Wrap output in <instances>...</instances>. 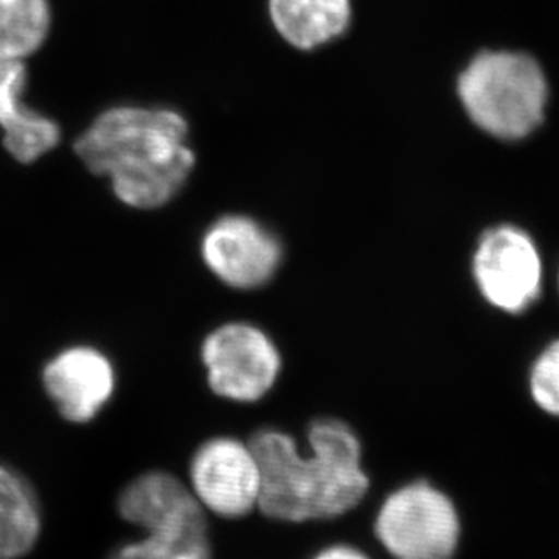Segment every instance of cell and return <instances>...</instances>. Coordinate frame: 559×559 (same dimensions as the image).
Returning <instances> with one entry per match:
<instances>
[{
	"label": "cell",
	"instance_id": "obj_14",
	"mask_svg": "<svg viewBox=\"0 0 559 559\" xmlns=\"http://www.w3.org/2000/svg\"><path fill=\"white\" fill-rule=\"evenodd\" d=\"M49 27L48 0H0V57L26 60L43 48Z\"/></svg>",
	"mask_w": 559,
	"mask_h": 559
},
{
	"label": "cell",
	"instance_id": "obj_4",
	"mask_svg": "<svg viewBox=\"0 0 559 559\" xmlns=\"http://www.w3.org/2000/svg\"><path fill=\"white\" fill-rule=\"evenodd\" d=\"M372 534L393 559H454L462 544V516L445 490L413 479L378 506Z\"/></svg>",
	"mask_w": 559,
	"mask_h": 559
},
{
	"label": "cell",
	"instance_id": "obj_12",
	"mask_svg": "<svg viewBox=\"0 0 559 559\" xmlns=\"http://www.w3.org/2000/svg\"><path fill=\"white\" fill-rule=\"evenodd\" d=\"M267 5L280 37L304 51L333 43L353 21L350 0H270Z\"/></svg>",
	"mask_w": 559,
	"mask_h": 559
},
{
	"label": "cell",
	"instance_id": "obj_8",
	"mask_svg": "<svg viewBox=\"0 0 559 559\" xmlns=\"http://www.w3.org/2000/svg\"><path fill=\"white\" fill-rule=\"evenodd\" d=\"M202 257L211 273L235 289L267 284L282 262V243L249 216H222L202 238Z\"/></svg>",
	"mask_w": 559,
	"mask_h": 559
},
{
	"label": "cell",
	"instance_id": "obj_5",
	"mask_svg": "<svg viewBox=\"0 0 559 559\" xmlns=\"http://www.w3.org/2000/svg\"><path fill=\"white\" fill-rule=\"evenodd\" d=\"M186 484L207 516L238 522L259 512L262 474L251 440L216 435L200 441Z\"/></svg>",
	"mask_w": 559,
	"mask_h": 559
},
{
	"label": "cell",
	"instance_id": "obj_1",
	"mask_svg": "<svg viewBox=\"0 0 559 559\" xmlns=\"http://www.w3.org/2000/svg\"><path fill=\"white\" fill-rule=\"evenodd\" d=\"M249 440L262 474L259 512L271 522H334L358 509L371 490L364 443L344 419H312L304 445L280 427H262Z\"/></svg>",
	"mask_w": 559,
	"mask_h": 559
},
{
	"label": "cell",
	"instance_id": "obj_7",
	"mask_svg": "<svg viewBox=\"0 0 559 559\" xmlns=\"http://www.w3.org/2000/svg\"><path fill=\"white\" fill-rule=\"evenodd\" d=\"M473 275L490 306L518 314L527 311L542 295L544 262L528 233L516 226H498L479 238Z\"/></svg>",
	"mask_w": 559,
	"mask_h": 559
},
{
	"label": "cell",
	"instance_id": "obj_6",
	"mask_svg": "<svg viewBox=\"0 0 559 559\" xmlns=\"http://www.w3.org/2000/svg\"><path fill=\"white\" fill-rule=\"evenodd\" d=\"M211 393L238 405L259 404L278 383L282 356L275 342L251 323L221 325L200 349Z\"/></svg>",
	"mask_w": 559,
	"mask_h": 559
},
{
	"label": "cell",
	"instance_id": "obj_9",
	"mask_svg": "<svg viewBox=\"0 0 559 559\" xmlns=\"http://www.w3.org/2000/svg\"><path fill=\"white\" fill-rule=\"evenodd\" d=\"M43 385L60 418L87 425L111 404L117 393V369L97 347L73 345L46 361Z\"/></svg>",
	"mask_w": 559,
	"mask_h": 559
},
{
	"label": "cell",
	"instance_id": "obj_17",
	"mask_svg": "<svg viewBox=\"0 0 559 559\" xmlns=\"http://www.w3.org/2000/svg\"><path fill=\"white\" fill-rule=\"evenodd\" d=\"M307 559H372L366 550L360 549L358 545L347 544V542H333V544L323 545L314 550Z\"/></svg>",
	"mask_w": 559,
	"mask_h": 559
},
{
	"label": "cell",
	"instance_id": "obj_15",
	"mask_svg": "<svg viewBox=\"0 0 559 559\" xmlns=\"http://www.w3.org/2000/svg\"><path fill=\"white\" fill-rule=\"evenodd\" d=\"M108 559H213L210 528L140 533Z\"/></svg>",
	"mask_w": 559,
	"mask_h": 559
},
{
	"label": "cell",
	"instance_id": "obj_11",
	"mask_svg": "<svg viewBox=\"0 0 559 559\" xmlns=\"http://www.w3.org/2000/svg\"><path fill=\"white\" fill-rule=\"evenodd\" d=\"M27 86L26 60L0 57V130L11 158L33 164L60 142V126L38 114L24 100Z\"/></svg>",
	"mask_w": 559,
	"mask_h": 559
},
{
	"label": "cell",
	"instance_id": "obj_2",
	"mask_svg": "<svg viewBox=\"0 0 559 559\" xmlns=\"http://www.w3.org/2000/svg\"><path fill=\"white\" fill-rule=\"evenodd\" d=\"M175 109L119 106L104 111L75 142L95 175L111 178L120 202L136 210L166 205L188 182L194 153Z\"/></svg>",
	"mask_w": 559,
	"mask_h": 559
},
{
	"label": "cell",
	"instance_id": "obj_3",
	"mask_svg": "<svg viewBox=\"0 0 559 559\" xmlns=\"http://www.w3.org/2000/svg\"><path fill=\"white\" fill-rule=\"evenodd\" d=\"M457 97L479 130L495 139L523 140L544 122L549 82L531 55L487 49L457 76Z\"/></svg>",
	"mask_w": 559,
	"mask_h": 559
},
{
	"label": "cell",
	"instance_id": "obj_16",
	"mask_svg": "<svg viewBox=\"0 0 559 559\" xmlns=\"http://www.w3.org/2000/svg\"><path fill=\"white\" fill-rule=\"evenodd\" d=\"M531 399L542 413L559 419V340L547 345L528 372Z\"/></svg>",
	"mask_w": 559,
	"mask_h": 559
},
{
	"label": "cell",
	"instance_id": "obj_10",
	"mask_svg": "<svg viewBox=\"0 0 559 559\" xmlns=\"http://www.w3.org/2000/svg\"><path fill=\"white\" fill-rule=\"evenodd\" d=\"M117 514L139 533L210 528L186 479L160 468L140 473L120 489Z\"/></svg>",
	"mask_w": 559,
	"mask_h": 559
},
{
	"label": "cell",
	"instance_id": "obj_13",
	"mask_svg": "<svg viewBox=\"0 0 559 559\" xmlns=\"http://www.w3.org/2000/svg\"><path fill=\"white\" fill-rule=\"evenodd\" d=\"M43 534V511L32 484L0 463V559L29 555Z\"/></svg>",
	"mask_w": 559,
	"mask_h": 559
}]
</instances>
